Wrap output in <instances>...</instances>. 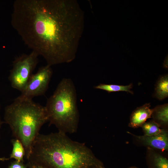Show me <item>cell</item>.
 Here are the masks:
<instances>
[{
	"mask_svg": "<svg viewBox=\"0 0 168 168\" xmlns=\"http://www.w3.org/2000/svg\"><path fill=\"white\" fill-rule=\"evenodd\" d=\"M0 108H1V105L0 104ZM2 124V122L1 119V116H0V131L1 127Z\"/></svg>",
	"mask_w": 168,
	"mask_h": 168,
	"instance_id": "cell-17",
	"label": "cell"
},
{
	"mask_svg": "<svg viewBox=\"0 0 168 168\" xmlns=\"http://www.w3.org/2000/svg\"><path fill=\"white\" fill-rule=\"evenodd\" d=\"M133 84L131 83L129 85L126 86L100 84L95 86L94 88L96 89L105 91L108 93L123 91L128 92L132 94H133V92L131 90Z\"/></svg>",
	"mask_w": 168,
	"mask_h": 168,
	"instance_id": "cell-12",
	"label": "cell"
},
{
	"mask_svg": "<svg viewBox=\"0 0 168 168\" xmlns=\"http://www.w3.org/2000/svg\"><path fill=\"white\" fill-rule=\"evenodd\" d=\"M96 168H105V167H104V166H103V167H97Z\"/></svg>",
	"mask_w": 168,
	"mask_h": 168,
	"instance_id": "cell-19",
	"label": "cell"
},
{
	"mask_svg": "<svg viewBox=\"0 0 168 168\" xmlns=\"http://www.w3.org/2000/svg\"><path fill=\"white\" fill-rule=\"evenodd\" d=\"M84 20L76 0H16L11 21L25 44L51 66L74 59Z\"/></svg>",
	"mask_w": 168,
	"mask_h": 168,
	"instance_id": "cell-1",
	"label": "cell"
},
{
	"mask_svg": "<svg viewBox=\"0 0 168 168\" xmlns=\"http://www.w3.org/2000/svg\"><path fill=\"white\" fill-rule=\"evenodd\" d=\"M152 117L153 120L160 126L167 125L168 123V104L158 105L152 109Z\"/></svg>",
	"mask_w": 168,
	"mask_h": 168,
	"instance_id": "cell-10",
	"label": "cell"
},
{
	"mask_svg": "<svg viewBox=\"0 0 168 168\" xmlns=\"http://www.w3.org/2000/svg\"><path fill=\"white\" fill-rule=\"evenodd\" d=\"M168 96V74L161 76L155 85L153 96L160 100H163Z\"/></svg>",
	"mask_w": 168,
	"mask_h": 168,
	"instance_id": "cell-9",
	"label": "cell"
},
{
	"mask_svg": "<svg viewBox=\"0 0 168 168\" xmlns=\"http://www.w3.org/2000/svg\"><path fill=\"white\" fill-rule=\"evenodd\" d=\"M4 119L13 136L23 144L27 159L41 128L48 121L45 106L32 100L16 98L5 107Z\"/></svg>",
	"mask_w": 168,
	"mask_h": 168,
	"instance_id": "cell-3",
	"label": "cell"
},
{
	"mask_svg": "<svg viewBox=\"0 0 168 168\" xmlns=\"http://www.w3.org/2000/svg\"><path fill=\"white\" fill-rule=\"evenodd\" d=\"M8 168H27L26 164L24 162L19 161L16 160L12 162Z\"/></svg>",
	"mask_w": 168,
	"mask_h": 168,
	"instance_id": "cell-15",
	"label": "cell"
},
{
	"mask_svg": "<svg viewBox=\"0 0 168 168\" xmlns=\"http://www.w3.org/2000/svg\"><path fill=\"white\" fill-rule=\"evenodd\" d=\"M134 136L144 145L162 151L168 149V132L164 129L161 133L156 135Z\"/></svg>",
	"mask_w": 168,
	"mask_h": 168,
	"instance_id": "cell-7",
	"label": "cell"
},
{
	"mask_svg": "<svg viewBox=\"0 0 168 168\" xmlns=\"http://www.w3.org/2000/svg\"><path fill=\"white\" fill-rule=\"evenodd\" d=\"M160 126L154 120H151L145 122L141 127L144 132V135L153 136L156 135L161 133L164 129H161Z\"/></svg>",
	"mask_w": 168,
	"mask_h": 168,
	"instance_id": "cell-14",
	"label": "cell"
},
{
	"mask_svg": "<svg viewBox=\"0 0 168 168\" xmlns=\"http://www.w3.org/2000/svg\"><path fill=\"white\" fill-rule=\"evenodd\" d=\"M45 107L50 124L66 133L76 132L79 120L77 92L69 78H63L48 99Z\"/></svg>",
	"mask_w": 168,
	"mask_h": 168,
	"instance_id": "cell-4",
	"label": "cell"
},
{
	"mask_svg": "<svg viewBox=\"0 0 168 168\" xmlns=\"http://www.w3.org/2000/svg\"><path fill=\"white\" fill-rule=\"evenodd\" d=\"M38 56L32 51L29 54H23L15 59L8 77L13 88L21 92L24 90L38 63Z\"/></svg>",
	"mask_w": 168,
	"mask_h": 168,
	"instance_id": "cell-5",
	"label": "cell"
},
{
	"mask_svg": "<svg viewBox=\"0 0 168 168\" xmlns=\"http://www.w3.org/2000/svg\"><path fill=\"white\" fill-rule=\"evenodd\" d=\"M148 168H168V160L161 155L154 154L147 161Z\"/></svg>",
	"mask_w": 168,
	"mask_h": 168,
	"instance_id": "cell-13",
	"label": "cell"
},
{
	"mask_svg": "<svg viewBox=\"0 0 168 168\" xmlns=\"http://www.w3.org/2000/svg\"><path fill=\"white\" fill-rule=\"evenodd\" d=\"M53 74L51 66L47 65L40 68L32 74L21 94L16 98L32 100L35 97L43 95L46 91Z\"/></svg>",
	"mask_w": 168,
	"mask_h": 168,
	"instance_id": "cell-6",
	"label": "cell"
},
{
	"mask_svg": "<svg viewBox=\"0 0 168 168\" xmlns=\"http://www.w3.org/2000/svg\"><path fill=\"white\" fill-rule=\"evenodd\" d=\"M27 161L46 168H96L104 166L84 144L74 141L59 131L39 134Z\"/></svg>",
	"mask_w": 168,
	"mask_h": 168,
	"instance_id": "cell-2",
	"label": "cell"
},
{
	"mask_svg": "<svg viewBox=\"0 0 168 168\" xmlns=\"http://www.w3.org/2000/svg\"><path fill=\"white\" fill-rule=\"evenodd\" d=\"M150 107V103H146L134 110L130 117L129 126L133 128L141 127L147 119L151 118L152 109Z\"/></svg>",
	"mask_w": 168,
	"mask_h": 168,
	"instance_id": "cell-8",
	"label": "cell"
},
{
	"mask_svg": "<svg viewBox=\"0 0 168 168\" xmlns=\"http://www.w3.org/2000/svg\"><path fill=\"white\" fill-rule=\"evenodd\" d=\"M128 168H138L136 166H131L130 167H129Z\"/></svg>",
	"mask_w": 168,
	"mask_h": 168,
	"instance_id": "cell-18",
	"label": "cell"
},
{
	"mask_svg": "<svg viewBox=\"0 0 168 168\" xmlns=\"http://www.w3.org/2000/svg\"><path fill=\"white\" fill-rule=\"evenodd\" d=\"M12 145V152L9 158H0V160L4 161L11 159H14L15 160L24 162V157L25 156V150L21 142L18 139H13L11 141Z\"/></svg>",
	"mask_w": 168,
	"mask_h": 168,
	"instance_id": "cell-11",
	"label": "cell"
},
{
	"mask_svg": "<svg viewBox=\"0 0 168 168\" xmlns=\"http://www.w3.org/2000/svg\"><path fill=\"white\" fill-rule=\"evenodd\" d=\"M26 165L27 168H46L40 165L28 161H27Z\"/></svg>",
	"mask_w": 168,
	"mask_h": 168,
	"instance_id": "cell-16",
	"label": "cell"
}]
</instances>
